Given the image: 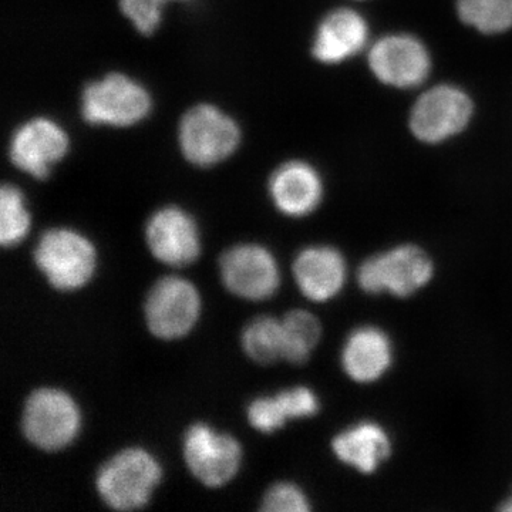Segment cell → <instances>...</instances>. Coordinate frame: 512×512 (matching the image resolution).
<instances>
[{"mask_svg":"<svg viewBox=\"0 0 512 512\" xmlns=\"http://www.w3.org/2000/svg\"><path fill=\"white\" fill-rule=\"evenodd\" d=\"M220 275L225 289L245 301L272 298L281 285L278 261L259 244H239L222 252Z\"/></svg>","mask_w":512,"mask_h":512,"instance_id":"cell-9","label":"cell"},{"mask_svg":"<svg viewBox=\"0 0 512 512\" xmlns=\"http://www.w3.org/2000/svg\"><path fill=\"white\" fill-rule=\"evenodd\" d=\"M284 328V360L292 365L308 362L322 338V326L313 313L296 309L282 319Z\"/></svg>","mask_w":512,"mask_h":512,"instance_id":"cell-21","label":"cell"},{"mask_svg":"<svg viewBox=\"0 0 512 512\" xmlns=\"http://www.w3.org/2000/svg\"><path fill=\"white\" fill-rule=\"evenodd\" d=\"M261 511L306 512L311 511V503L299 485L281 481L266 491L262 497Z\"/></svg>","mask_w":512,"mask_h":512,"instance_id":"cell-24","label":"cell"},{"mask_svg":"<svg viewBox=\"0 0 512 512\" xmlns=\"http://www.w3.org/2000/svg\"><path fill=\"white\" fill-rule=\"evenodd\" d=\"M332 451L340 463L373 474L392 454V439L382 424L359 421L333 437Z\"/></svg>","mask_w":512,"mask_h":512,"instance_id":"cell-18","label":"cell"},{"mask_svg":"<svg viewBox=\"0 0 512 512\" xmlns=\"http://www.w3.org/2000/svg\"><path fill=\"white\" fill-rule=\"evenodd\" d=\"M369 66L380 82L409 89L427 79L431 60L417 37L393 35L383 37L370 49Z\"/></svg>","mask_w":512,"mask_h":512,"instance_id":"cell-13","label":"cell"},{"mask_svg":"<svg viewBox=\"0 0 512 512\" xmlns=\"http://www.w3.org/2000/svg\"><path fill=\"white\" fill-rule=\"evenodd\" d=\"M150 110V94L126 74H107L83 90V119L93 126H134L146 119Z\"/></svg>","mask_w":512,"mask_h":512,"instance_id":"cell-7","label":"cell"},{"mask_svg":"<svg viewBox=\"0 0 512 512\" xmlns=\"http://www.w3.org/2000/svg\"><path fill=\"white\" fill-rule=\"evenodd\" d=\"M292 274L299 291L309 301H332L345 288L348 264L339 249L329 245H312L296 255Z\"/></svg>","mask_w":512,"mask_h":512,"instance_id":"cell-14","label":"cell"},{"mask_svg":"<svg viewBox=\"0 0 512 512\" xmlns=\"http://www.w3.org/2000/svg\"><path fill=\"white\" fill-rule=\"evenodd\" d=\"M197 286L178 275L158 279L144 302L147 329L160 340L183 339L197 325L201 315Z\"/></svg>","mask_w":512,"mask_h":512,"instance_id":"cell-5","label":"cell"},{"mask_svg":"<svg viewBox=\"0 0 512 512\" xmlns=\"http://www.w3.org/2000/svg\"><path fill=\"white\" fill-rule=\"evenodd\" d=\"M473 101L456 86L434 87L419 97L410 114L414 136L429 144L456 136L470 123Z\"/></svg>","mask_w":512,"mask_h":512,"instance_id":"cell-10","label":"cell"},{"mask_svg":"<svg viewBox=\"0 0 512 512\" xmlns=\"http://www.w3.org/2000/svg\"><path fill=\"white\" fill-rule=\"evenodd\" d=\"M178 141L184 157L191 164L212 167L235 153L241 141V131L238 124L218 107L198 104L181 119Z\"/></svg>","mask_w":512,"mask_h":512,"instance_id":"cell-6","label":"cell"},{"mask_svg":"<svg viewBox=\"0 0 512 512\" xmlns=\"http://www.w3.org/2000/svg\"><path fill=\"white\" fill-rule=\"evenodd\" d=\"M165 2H168V0H165Z\"/></svg>","mask_w":512,"mask_h":512,"instance_id":"cell-27","label":"cell"},{"mask_svg":"<svg viewBox=\"0 0 512 512\" xmlns=\"http://www.w3.org/2000/svg\"><path fill=\"white\" fill-rule=\"evenodd\" d=\"M33 262L53 289L76 292L96 274L97 251L93 242L76 229L52 228L37 239Z\"/></svg>","mask_w":512,"mask_h":512,"instance_id":"cell-2","label":"cell"},{"mask_svg":"<svg viewBox=\"0 0 512 512\" xmlns=\"http://www.w3.org/2000/svg\"><path fill=\"white\" fill-rule=\"evenodd\" d=\"M185 466L195 480L208 488H220L237 476L242 463V446L234 436L194 423L183 437Z\"/></svg>","mask_w":512,"mask_h":512,"instance_id":"cell-8","label":"cell"},{"mask_svg":"<svg viewBox=\"0 0 512 512\" xmlns=\"http://www.w3.org/2000/svg\"><path fill=\"white\" fill-rule=\"evenodd\" d=\"M161 478L163 467L153 453L143 447H127L101 464L94 485L111 510L136 511L150 503Z\"/></svg>","mask_w":512,"mask_h":512,"instance_id":"cell-1","label":"cell"},{"mask_svg":"<svg viewBox=\"0 0 512 512\" xmlns=\"http://www.w3.org/2000/svg\"><path fill=\"white\" fill-rule=\"evenodd\" d=\"M393 355L392 339L383 329L360 326L353 329L343 343V372L353 382L375 383L389 372Z\"/></svg>","mask_w":512,"mask_h":512,"instance_id":"cell-15","label":"cell"},{"mask_svg":"<svg viewBox=\"0 0 512 512\" xmlns=\"http://www.w3.org/2000/svg\"><path fill=\"white\" fill-rule=\"evenodd\" d=\"M367 39L369 28L360 13L352 9L333 10L316 30L312 53L320 63H342L362 52Z\"/></svg>","mask_w":512,"mask_h":512,"instance_id":"cell-17","label":"cell"},{"mask_svg":"<svg viewBox=\"0 0 512 512\" xmlns=\"http://www.w3.org/2000/svg\"><path fill=\"white\" fill-rule=\"evenodd\" d=\"M146 242L158 262L173 268L194 264L201 254L197 222L175 205H168L151 215L146 225Z\"/></svg>","mask_w":512,"mask_h":512,"instance_id":"cell-11","label":"cell"},{"mask_svg":"<svg viewBox=\"0 0 512 512\" xmlns=\"http://www.w3.org/2000/svg\"><path fill=\"white\" fill-rule=\"evenodd\" d=\"M458 16L485 35L512 28V0H458Z\"/></svg>","mask_w":512,"mask_h":512,"instance_id":"cell-22","label":"cell"},{"mask_svg":"<svg viewBox=\"0 0 512 512\" xmlns=\"http://www.w3.org/2000/svg\"><path fill=\"white\" fill-rule=\"evenodd\" d=\"M22 434L37 450L56 453L74 443L82 429L79 404L59 387H39L23 404Z\"/></svg>","mask_w":512,"mask_h":512,"instance_id":"cell-3","label":"cell"},{"mask_svg":"<svg viewBox=\"0 0 512 512\" xmlns=\"http://www.w3.org/2000/svg\"><path fill=\"white\" fill-rule=\"evenodd\" d=\"M30 214L25 195L12 184H3L0 190V244L3 248L19 245L30 231Z\"/></svg>","mask_w":512,"mask_h":512,"instance_id":"cell-23","label":"cell"},{"mask_svg":"<svg viewBox=\"0 0 512 512\" xmlns=\"http://www.w3.org/2000/svg\"><path fill=\"white\" fill-rule=\"evenodd\" d=\"M269 195L276 210L286 217H306L322 201V178L312 165L303 161H289L276 168L271 175Z\"/></svg>","mask_w":512,"mask_h":512,"instance_id":"cell-16","label":"cell"},{"mask_svg":"<svg viewBox=\"0 0 512 512\" xmlns=\"http://www.w3.org/2000/svg\"><path fill=\"white\" fill-rule=\"evenodd\" d=\"M434 262L424 249L404 244L370 256L357 269V284L369 295L409 298L430 284Z\"/></svg>","mask_w":512,"mask_h":512,"instance_id":"cell-4","label":"cell"},{"mask_svg":"<svg viewBox=\"0 0 512 512\" xmlns=\"http://www.w3.org/2000/svg\"><path fill=\"white\" fill-rule=\"evenodd\" d=\"M165 0H120V9L141 35H153L161 18Z\"/></svg>","mask_w":512,"mask_h":512,"instance_id":"cell-25","label":"cell"},{"mask_svg":"<svg viewBox=\"0 0 512 512\" xmlns=\"http://www.w3.org/2000/svg\"><path fill=\"white\" fill-rule=\"evenodd\" d=\"M500 510L512 512V497L508 498V500L505 501L503 505H501Z\"/></svg>","mask_w":512,"mask_h":512,"instance_id":"cell-26","label":"cell"},{"mask_svg":"<svg viewBox=\"0 0 512 512\" xmlns=\"http://www.w3.org/2000/svg\"><path fill=\"white\" fill-rule=\"evenodd\" d=\"M245 355L258 365H274L284 359V328L274 316H258L245 326L241 335Z\"/></svg>","mask_w":512,"mask_h":512,"instance_id":"cell-20","label":"cell"},{"mask_svg":"<svg viewBox=\"0 0 512 512\" xmlns=\"http://www.w3.org/2000/svg\"><path fill=\"white\" fill-rule=\"evenodd\" d=\"M69 151V137L55 121L37 117L22 124L10 140L9 157L15 167L45 180Z\"/></svg>","mask_w":512,"mask_h":512,"instance_id":"cell-12","label":"cell"},{"mask_svg":"<svg viewBox=\"0 0 512 512\" xmlns=\"http://www.w3.org/2000/svg\"><path fill=\"white\" fill-rule=\"evenodd\" d=\"M320 410L318 394L311 387L296 386L275 394L256 397L249 403L247 419L249 426L259 433L272 434L289 420L308 419Z\"/></svg>","mask_w":512,"mask_h":512,"instance_id":"cell-19","label":"cell"}]
</instances>
